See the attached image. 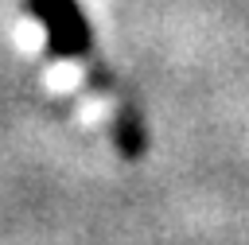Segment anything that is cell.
I'll return each instance as SVG.
<instances>
[{
  "label": "cell",
  "mask_w": 249,
  "mask_h": 245,
  "mask_svg": "<svg viewBox=\"0 0 249 245\" xmlns=\"http://www.w3.org/2000/svg\"><path fill=\"white\" fill-rule=\"evenodd\" d=\"M51 4L62 16V27H66V35L74 43V58H89L93 54V31H89V19H86L82 4L78 0H51Z\"/></svg>",
  "instance_id": "obj_2"
},
{
  "label": "cell",
  "mask_w": 249,
  "mask_h": 245,
  "mask_svg": "<svg viewBox=\"0 0 249 245\" xmlns=\"http://www.w3.org/2000/svg\"><path fill=\"white\" fill-rule=\"evenodd\" d=\"M27 12L39 19V27H43V35H47V51H51L54 58H74V43H70V35H66L62 16L54 12V4H51V0H27Z\"/></svg>",
  "instance_id": "obj_1"
},
{
  "label": "cell",
  "mask_w": 249,
  "mask_h": 245,
  "mask_svg": "<svg viewBox=\"0 0 249 245\" xmlns=\"http://www.w3.org/2000/svg\"><path fill=\"white\" fill-rule=\"evenodd\" d=\"M117 144H121V152L128 159L144 156V128H140V121L128 109H121V117H117Z\"/></svg>",
  "instance_id": "obj_3"
}]
</instances>
